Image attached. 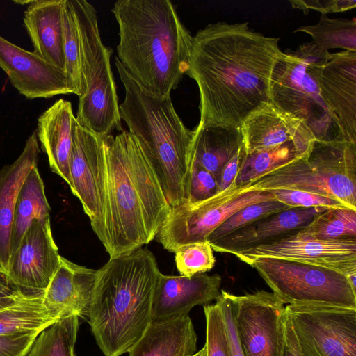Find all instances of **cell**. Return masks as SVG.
<instances>
[{"label":"cell","instance_id":"6da1fadb","mask_svg":"<svg viewBox=\"0 0 356 356\" xmlns=\"http://www.w3.org/2000/svg\"><path fill=\"white\" fill-rule=\"evenodd\" d=\"M279 38L254 31L248 22L209 24L192 36L186 73L197 84L198 126L240 128L270 102Z\"/></svg>","mask_w":356,"mask_h":356},{"label":"cell","instance_id":"7a4b0ae2","mask_svg":"<svg viewBox=\"0 0 356 356\" xmlns=\"http://www.w3.org/2000/svg\"><path fill=\"white\" fill-rule=\"evenodd\" d=\"M104 233L110 258L131 252L155 238L170 205L137 138L122 130L104 138Z\"/></svg>","mask_w":356,"mask_h":356},{"label":"cell","instance_id":"3957f363","mask_svg":"<svg viewBox=\"0 0 356 356\" xmlns=\"http://www.w3.org/2000/svg\"><path fill=\"white\" fill-rule=\"evenodd\" d=\"M111 11L120 64L151 95H170L188 72L192 40L171 1L118 0Z\"/></svg>","mask_w":356,"mask_h":356},{"label":"cell","instance_id":"277c9868","mask_svg":"<svg viewBox=\"0 0 356 356\" xmlns=\"http://www.w3.org/2000/svg\"><path fill=\"white\" fill-rule=\"evenodd\" d=\"M160 273L154 254L142 248L110 258L97 270L87 320L104 356L128 353L152 323Z\"/></svg>","mask_w":356,"mask_h":356},{"label":"cell","instance_id":"5b68a950","mask_svg":"<svg viewBox=\"0 0 356 356\" xmlns=\"http://www.w3.org/2000/svg\"><path fill=\"white\" fill-rule=\"evenodd\" d=\"M125 90L121 120L138 140L170 207L184 202L195 129L177 113L170 95L154 96L139 86L115 58Z\"/></svg>","mask_w":356,"mask_h":356},{"label":"cell","instance_id":"8992f818","mask_svg":"<svg viewBox=\"0 0 356 356\" xmlns=\"http://www.w3.org/2000/svg\"><path fill=\"white\" fill-rule=\"evenodd\" d=\"M273 188L318 194L356 210V144L340 139L316 140L305 157L276 168L242 189Z\"/></svg>","mask_w":356,"mask_h":356},{"label":"cell","instance_id":"52a82bcc","mask_svg":"<svg viewBox=\"0 0 356 356\" xmlns=\"http://www.w3.org/2000/svg\"><path fill=\"white\" fill-rule=\"evenodd\" d=\"M79 35L84 94L79 97V125L107 136L122 131L115 83L111 67L112 49L101 39L97 11L85 0H70Z\"/></svg>","mask_w":356,"mask_h":356},{"label":"cell","instance_id":"ba28073f","mask_svg":"<svg viewBox=\"0 0 356 356\" xmlns=\"http://www.w3.org/2000/svg\"><path fill=\"white\" fill-rule=\"evenodd\" d=\"M246 264L257 270L284 304L356 309V292L337 270L273 257H258Z\"/></svg>","mask_w":356,"mask_h":356},{"label":"cell","instance_id":"9c48e42d","mask_svg":"<svg viewBox=\"0 0 356 356\" xmlns=\"http://www.w3.org/2000/svg\"><path fill=\"white\" fill-rule=\"evenodd\" d=\"M274 199L268 191H245L232 184L207 200L170 207L155 238L165 250L175 252L183 246L207 241L215 229L241 209Z\"/></svg>","mask_w":356,"mask_h":356},{"label":"cell","instance_id":"30bf717a","mask_svg":"<svg viewBox=\"0 0 356 356\" xmlns=\"http://www.w3.org/2000/svg\"><path fill=\"white\" fill-rule=\"evenodd\" d=\"M270 102L302 121L316 140H343L318 86L304 62L282 52L271 76Z\"/></svg>","mask_w":356,"mask_h":356},{"label":"cell","instance_id":"8fae6325","mask_svg":"<svg viewBox=\"0 0 356 356\" xmlns=\"http://www.w3.org/2000/svg\"><path fill=\"white\" fill-rule=\"evenodd\" d=\"M285 314L306 356H356V309L287 305Z\"/></svg>","mask_w":356,"mask_h":356},{"label":"cell","instance_id":"7c38bea8","mask_svg":"<svg viewBox=\"0 0 356 356\" xmlns=\"http://www.w3.org/2000/svg\"><path fill=\"white\" fill-rule=\"evenodd\" d=\"M228 296L245 356H282L286 322L284 303L264 290L242 296L228 292Z\"/></svg>","mask_w":356,"mask_h":356},{"label":"cell","instance_id":"4fadbf2b","mask_svg":"<svg viewBox=\"0 0 356 356\" xmlns=\"http://www.w3.org/2000/svg\"><path fill=\"white\" fill-rule=\"evenodd\" d=\"M105 136L81 127L75 120L70 158L71 191L81 202L101 242L104 233Z\"/></svg>","mask_w":356,"mask_h":356},{"label":"cell","instance_id":"5bb4252c","mask_svg":"<svg viewBox=\"0 0 356 356\" xmlns=\"http://www.w3.org/2000/svg\"><path fill=\"white\" fill-rule=\"evenodd\" d=\"M51 218L35 220L28 229L6 270L10 282L26 294H44L59 265Z\"/></svg>","mask_w":356,"mask_h":356},{"label":"cell","instance_id":"9a60e30c","mask_svg":"<svg viewBox=\"0 0 356 356\" xmlns=\"http://www.w3.org/2000/svg\"><path fill=\"white\" fill-rule=\"evenodd\" d=\"M305 65L342 139L356 144V51L330 53L323 65Z\"/></svg>","mask_w":356,"mask_h":356},{"label":"cell","instance_id":"2e32d148","mask_svg":"<svg viewBox=\"0 0 356 356\" xmlns=\"http://www.w3.org/2000/svg\"><path fill=\"white\" fill-rule=\"evenodd\" d=\"M294 234L234 255L245 263L273 257L331 268L346 277L356 273V238L318 240L298 238Z\"/></svg>","mask_w":356,"mask_h":356},{"label":"cell","instance_id":"e0dca14e","mask_svg":"<svg viewBox=\"0 0 356 356\" xmlns=\"http://www.w3.org/2000/svg\"><path fill=\"white\" fill-rule=\"evenodd\" d=\"M0 67L17 90L28 99L74 94L64 71L0 35Z\"/></svg>","mask_w":356,"mask_h":356},{"label":"cell","instance_id":"ac0fdd59","mask_svg":"<svg viewBox=\"0 0 356 356\" xmlns=\"http://www.w3.org/2000/svg\"><path fill=\"white\" fill-rule=\"evenodd\" d=\"M240 129L247 154L293 141L302 158L309 153L316 141L302 121L282 112L270 102L250 114Z\"/></svg>","mask_w":356,"mask_h":356},{"label":"cell","instance_id":"d6986e66","mask_svg":"<svg viewBox=\"0 0 356 356\" xmlns=\"http://www.w3.org/2000/svg\"><path fill=\"white\" fill-rule=\"evenodd\" d=\"M219 275L191 276L159 274L152 299V322L188 314L197 305H207L219 297Z\"/></svg>","mask_w":356,"mask_h":356},{"label":"cell","instance_id":"ffe728a7","mask_svg":"<svg viewBox=\"0 0 356 356\" xmlns=\"http://www.w3.org/2000/svg\"><path fill=\"white\" fill-rule=\"evenodd\" d=\"M330 208L295 207L277 213L210 243L213 250L235 254L293 234Z\"/></svg>","mask_w":356,"mask_h":356},{"label":"cell","instance_id":"44dd1931","mask_svg":"<svg viewBox=\"0 0 356 356\" xmlns=\"http://www.w3.org/2000/svg\"><path fill=\"white\" fill-rule=\"evenodd\" d=\"M97 270L60 256L58 267L44 293L47 306L62 318L76 315L87 319Z\"/></svg>","mask_w":356,"mask_h":356},{"label":"cell","instance_id":"7402d4cb","mask_svg":"<svg viewBox=\"0 0 356 356\" xmlns=\"http://www.w3.org/2000/svg\"><path fill=\"white\" fill-rule=\"evenodd\" d=\"M64 0L29 1L24 24L33 47V53L52 66L65 72L63 9Z\"/></svg>","mask_w":356,"mask_h":356},{"label":"cell","instance_id":"603a6c76","mask_svg":"<svg viewBox=\"0 0 356 356\" xmlns=\"http://www.w3.org/2000/svg\"><path fill=\"white\" fill-rule=\"evenodd\" d=\"M76 120L71 102L60 99L38 119L36 134L42 150L46 154L51 171L70 186V158L72 129Z\"/></svg>","mask_w":356,"mask_h":356},{"label":"cell","instance_id":"cb8c5ba5","mask_svg":"<svg viewBox=\"0 0 356 356\" xmlns=\"http://www.w3.org/2000/svg\"><path fill=\"white\" fill-rule=\"evenodd\" d=\"M39 143L35 130L11 164L0 169V266L6 270L10 257V234L19 191L32 168L38 166Z\"/></svg>","mask_w":356,"mask_h":356},{"label":"cell","instance_id":"d4e9b609","mask_svg":"<svg viewBox=\"0 0 356 356\" xmlns=\"http://www.w3.org/2000/svg\"><path fill=\"white\" fill-rule=\"evenodd\" d=\"M197 335L188 314L153 321L128 352L129 356H192Z\"/></svg>","mask_w":356,"mask_h":356},{"label":"cell","instance_id":"484cf974","mask_svg":"<svg viewBox=\"0 0 356 356\" xmlns=\"http://www.w3.org/2000/svg\"><path fill=\"white\" fill-rule=\"evenodd\" d=\"M243 144L240 128L197 125L191 159L211 172L218 181L223 167Z\"/></svg>","mask_w":356,"mask_h":356},{"label":"cell","instance_id":"4316f807","mask_svg":"<svg viewBox=\"0 0 356 356\" xmlns=\"http://www.w3.org/2000/svg\"><path fill=\"white\" fill-rule=\"evenodd\" d=\"M50 211L44 184L35 166L29 172L17 195L11 227L10 256L33 222L49 218Z\"/></svg>","mask_w":356,"mask_h":356},{"label":"cell","instance_id":"83f0119b","mask_svg":"<svg viewBox=\"0 0 356 356\" xmlns=\"http://www.w3.org/2000/svg\"><path fill=\"white\" fill-rule=\"evenodd\" d=\"M61 318L47 306L44 294H27L0 309V335L41 332Z\"/></svg>","mask_w":356,"mask_h":356},{"label":"cell","instance_id":"f1b7e54d","mask_svg":"<svg viewBox=\"0 0 356 356\" xmlns=\"http://www.w3.org/2000/svg\"><path fill=\"white\" fill-rule=\"evenodd\" d=\"M301 158L293 141L278 146L245 153L233 184L241 189L270 172Z\"/></svg>","mask_w":356,"mask_h":356},{"label":"cell","instance_id":"f546056e","mask_svg":"<svg viewBox=\"0 0 356 356\" xmlns=\"http://www.w3.org/2000/svg\"><path fill=\"white\" fill-rule=\"evenodd\" d=\"M294 235L318 240L356 238V210L348 207L328 209Z\"/></svg>","mask_w":356,"mask_h":356},{"label":"cell","instance_id":"4dcf8cb0","mask_svg":"<svg viewBox=\"0 0 356 356\" xmlns=\"http://www.w3.org/2000/svg\"><path fill=\"white\" fill-rule=\"evenodd\" d=\"M79 317L71 315L42 330L26 356H75Z\"/></svg>","mask_w":356,"mask_h":356},{"label":"cell","instance_id":"1f68e13d","mask_svg":"<svg viewBox=\"0 0 356 356\" xmlns=\"http://www.w3.org/2000/svg\"><path fill=\"white\" fill-rule=\"evenodd\" d=\"M294 32H304L312 36V42L320 49L356 51V21L346 19H330L321 14L318 24L302 26Z\"/></svg>","mask_w":356,"mask_h":356},{"label":"cell","instance_id":"d6a6232c","mask_svg":"<svg viewBox=\"0 0 356 356\" xmlns=\"http://www.w3.org/2000/svg\"><path fill=\"white\" fill-rule=\"evenodd\" d=\"M63 54L65 73L79 97L85 92L81 72L79 35L70 0H64L63 9Z\"/></svg>","mask_w":356,"mask_h":356},{"label":"cell","instance_id":"836d02e7","mask_svg":"<svg viewBox=\"0 0 356 356\" xmlns=\"http://www.w3.org/2000/svg\"><path fill=\"white\" fill-rule=\"evenodd\" d=\"M290 209L289 207L274 199L246 206L229 216L208 236L207 241L223 238L259 220Z\"/></svg>","mask_w":356,"mask_h":356},{"label":"cell","instance_id":"e575fe53","mask_svg":"<svg viewBox=\"0 0 356 356\" xmlns=\"http://www.w3.org/2000/svg\"><path fill=\"white\" fill-rule=\"evenodd\" d=\"M207 241L183 246L175 253V264L181 275L204 273L215 266V257Z\"/></svg>","mask_w":356,"mask_h":356},{"label":"cell","instance_id":"d590c367","mask_svg":"<svg viewBox=\"0 0 356 356\" xmlns=\"http://www.w3.org/2000/svg\"><path fill=\"white\" fill-rule=\"evenodd\" d=\"M206 319L207 356H231L221 309L216 302L203 307Z\"/></svg>","mask_w":356,"mask_h":356},{"label":"cell","instance_id":"8d00e7d4","mask_svg":"<svg viewBox=\"0 0 356 356\" xmlns=\"http://www.w3.org/2000/svg\"><path fill=\"white\" fill-rule=\"evenodd\" d=\"M219 192L218 184L215 177L191 159L184 202L194 204L207 200Z\"/></svg>","mask_w":356,"mask_h":356},{"label":"cell","instance_id":"74e56055","mask_svg":"<svg viewBox=\"0 0 356 356\" xmlns=\"http://www.w3.org/2000/svg\"><path fill=\"white\" fill-rule=\"evenodd\" d=\"M266 191L270 192L275 200L282 202L290 208L318 207L326 208L347 207L338 200L306 191L286 188H273Z\"/></svg>","mask_w":356,"mask_h":356},{"label":"cell","instance_id":"f35d334b","mask_svg":"<svg viewBox=\"0 0 356 356\" xmlns=\"http://www.w3.org/2000/svg\"><path fill=\"white\" fill-rule=\"evenodd\" d=\"M216 302L219 305L222 313L229 346L230 355L245 356L237 334L232 302L228 296V292L221 290Z\"/></svg>","mask_w":356,"mask_h":356},{"label":"cell","instance_id":"ab89813d","mask_svg":"<svg viewBox=\"0 0 356 356\" xmlns=\"http://www.w3.org/2000/svg\"><path fill=\"white\" fill-rule=\"evenodd\" d=\"M40 332L0 335V356H26Z\"/></svg>","mask_w":356,"mask_h":356},{"label":"cell","instance_id":"60d3db41","mask_svg":"<svg viewBox=\"0 0 356 356\" xmlns=\"http://www.w3.org/2000/svg\"><path fill=\"white\" fill-rule=\"evenodd\" d=\"M289 2L293 8L303 10L312 9L325 15L346 11L356 6L355 0H294Z\"/></svg>","mask_w":356,"mask_h":356},{"label":"cell","instance_id":"b9f144b4","mask_svg":"<svg viewBox=\"0 0 356 356\" xmlns=\"http://www.w3.org/2000/svg\"><path fill=\"white\" fill-rule=\"evenodd\" d=\"M290 54L301 59L307 65L320 66L326 62L330 53L311 42L300 44L296 51Z\"/></svg>","mask_w":356,"mask_h":356},{"label":"cell","instance_id":"7bdbcfd3","mask_svg":"<svg viewBox=\"0 0 356 356\" xmlns=\"http://www.w3.org/2000/svg\"><path fill=\"white\" fill-rule=\"evenodd\" d=\"M245 154V150L243 144L223 167L218 180L220 192L228 189L232 185Z\"/></svg>","mask_w":356,"mask_h":356},{"label":"cell","instance_id":"ee69618b","mask_svg":"<svg viewBox=\"0 0 356 356\" xmlns=\"http://www.w3.org/2000/svg\"><path fill=\"white\" fill-rule=\"evenodd\" d=\"M282 356H306L299 345L294 330L286 316L285 340Z\"/></svg>","mask_w":356,"mask_h":356},{"label":"cell","instance_id":"f6af8a7d","mask_svg":"<svg viewBox=\"0 0 356 356\" xmlns=\"http://www.w3.org/2000/svg\"><path fill=\"white\" fill-rule=\"evenodd\" d=\"M24 293L10 282L5 270L0 266V297L15 296Z\"/></svg>","mask_w":356,"mask_h":356},{"label":"cell","instance_id":"bcb514c9","mask_svg":"<svg viewBox=\"0 0 356 356\" xmlns=\"http://www.w3.org/2000/svg\"><path fill=\"white\" fill-rule=\"evenodd\" d=\"M27 294L24 293L19 296H6V297H0V309L5 308L19 300H20L22 298H23L24 296Z\"/></svg>","mask_w":356,"mask_h":356},{"label":"cell","instance_id":"7dc6e473","mask_svg":"<svg viewBox=\"0 0 356 356\" xmlns=\"http://www.w3.org/2000/svg\"><path fill=\"white\" fill-rule=\"evenodd\" d=\"M192 356H207L205 346H204L202 348H201L200 350L196 352Z\"/></svg>","mask_w":356,"mask_h":356}]
</instances>
